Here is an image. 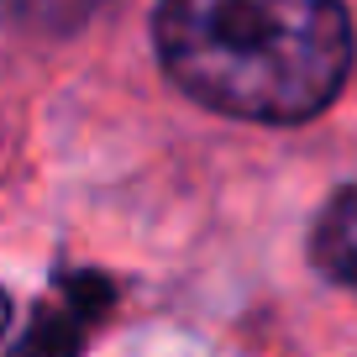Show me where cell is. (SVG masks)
<instances>
[{"label": "cell", "mask_w": 357, "mask_h": 357, "mask_svg": "<svg viewBox=\"0 0 357 357\" xmlns=\"http://www.w3.org/2000/svg\"><path fill=\"white\" fill-rule=\"evenodd\" d=\"M100 11V0H0V16L32 32H74Z\"/></svg>", "instance_id": "277c9868"}, {"label": "cell", "mask_w": 357, "mask_h": 357, "mask_svg": "<svg viewBox=\"0 0 357 357\" xmlns=\"http://www.w3.org/2000/svg\"><path fill=\"white\" fill-rule=\"evenodd\" d=\"M11 326V300H6V289H0V331Z\"/></svg>", "instance_id": "5b68a950"}, {"label": "cell", "mask_w": 357, "mask_h": 357, "mask_svg": "<svg viewBox=\"0 0 357 357\" xmlns=\"http://www.w3.org/2000/svg\"><path fill=\"white\" fill-rule=\"evenodd\" d=\"M310 263L331 284L357 289V190H336L310 236Z\"/></svg>", "instance_id": "3957f363"}, {"label": "cell", "mask_w": 357, "mask_h": 357, "mask_svg": "<svg viewBox=\"0 0 357 357\" xmlns=\"http://www.w3.org/2000/svg\"><path fill=\"white\" fill-rule=\"evenodd\" d=\"M116 289L100 279V273H74L53 289V300L37 310L32 331H26V347L16 357H79L89 342V331L111 315Z\"/></svg>", "instance_id": "7a4b0ae2"}, {"label": "cell", "mask_w": 357, "mask_h": 357, "mask_svg": "<svg viewBox=\"0 0 357 357\" xmlns=\"http://www.w3.org/2000/svg\"><path fill=\"white\" fill-rule=\"evenodd\" d=\"M153 37L184 95L242 121H310L352 68L342 0H163Z\"/></svg>", "instance_id": "6da1fadb"}]
</instances>
